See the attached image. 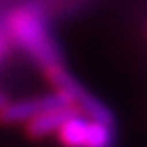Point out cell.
<instances>
[{
    "label": "cell",
    "mask_w": 147,
    "mask_h": 147,
    "mask_svg": "<svg viewBox=\"0 0 147 147\" xmlns=\"http://www.w3.org/2000/svg\"><path fill=\"white\" fill-rule=\"evenodd\" d=\"M45 74H47L49 82L53 84L55 92L63 94L80 115H86L88 121H94V123H100V125H106V127H115L113 110H110L106 104H102L92 92H88L63 65L51 67Z\"/></svg>",
    "instance_id": "obj_2"
},
{
    "label": "cell",
    "mask_w": 147,
    "mask_h": 147,
    "mask_svg": "<svg viewBox=\"0 0 147 147\" xmlns=\"http://www.w3.org/2000/svg\"><path fill=\"white\" fill-rule=\"evenodd\" d=\"M80 115L76 108H61V110H51L41 117H37L35 121L25 125V133L29 139H45L49 135H57L59 129L71 119Z\"/></svg>",
    "instance_id": "obj_5"
},
{
    "label": "cell",
    "mask_w": 147,
    "mask_h": 147,
    "mask_svg": "<svg viewBox=\"0 0 147 147\" xmlns=\"http://www.w3.org/2000/svg\"><path fill=\"white\" fill-rule=\"evenodd\" d=\"M10 31L16 37V41L21 43L45 71L51 67L61 65V53L59 47L51 39V35L47 33V27L43 23V18L37 14L31 6L16 8L10 14Z\"/></svg>",
    "instance_id": "obj_1"
},
{
    "label": "cell",
    "mask_w": 147,
    "mask_h": 147,
    "mask_svg": "<svg viewBox=\"0 0 147 147\" xmlns=\"http://www.w3.org/2000/svg\"><path fill=\"white\" fill-rule=\"evenodd\" d=\"M6 104H8V98H6V96L2 94V92H0V110H2V108H4Z\"/></svg>",
    "instance_id": "obj_6"
},
{
    "label": "cell",
    "mask_w": 147,
    "mask_h": 147,
    "mask_svg": "<svg viewBox=\"0 0 147 147\" xmlns=\"http://www.w3.org/2000/svg\"><path fill=\"white\" fill-rule=\"evenodd\" d=\"M57 137L65 147H110L113 145V127L86 121L80 115H76L59 129Z\"/></svg>",
    "instance_id": "obj_4"
},
{
    "label": "cell",
    "mask_w": 147,
    "mask_h": 147,
    "mask_svg": "<svg viewBox=\"0 0 147 147\" xmlns=\"http://www.w3.org/2000/svg\"><path fill=\"white\" fill-rule=\"evenodd\" d=\"M61 108H74V106L59 92H53V94H47V96H39V98L8 102L0 110V125H16V123L27 125V123L35 121L37 117H41L45 113L61 110Z\"/></svg>",
    "instance_id": "obj_3"
}]
</instances>
